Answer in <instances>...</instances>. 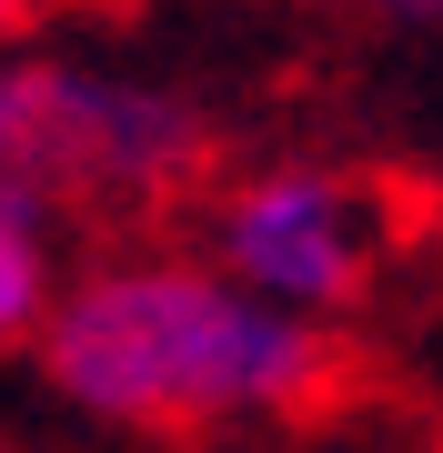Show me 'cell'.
<instances>
[{"mask_svg": "<svg viewBox=\"0 0 443 453\" xmlns=\"http://www.w3.org/2000/svg\"><path fill=\"white\" fill-rule=\"evenodd\" d=\"M41 372L71 413L111 434H192L312 403L332 383V342L323 323L242 292L222 262L121 252L61 282L41 323Z\"/></svg>", "mask_w": 443, "mask_h": 453, "instance_id": "obj_1", "label": "cell"}, {"mask_svg": "<svg viewBox=\"0 0 443 453\" xmlns=\"http://www.w3.org/2000/svg\"><path fill=\"white\" fill-rule=\"evenodd\" d=\"M212 131L162 81L0 50V211L61 242L71 211H141L202 172Z\"/></svg>", "mask_w": 443, "mask_h": 453, "instance_id": "obj_2", "label": "cell"}, {"mask_svg": "<svg viewBox=\"0 0 443 453\" xmlns=\"http://www.w3.org/2000/svg\"><path fill=\"white\" fill-rule=\"evenodd\" d=\"M383 242H393L383 192L353 181V172H332V162L242 172V181L212 202V262H222L242 292L302 312V323L363 303V282L383 273Z\"/></svg>", "mask_w": 443, "mask_h": 453, "instance_id": "obj_3", "label": "cell"}, {"mask_svg": "<svg viewBox=\"0 0 443 453\" xmlns=\"http://www.w3.org/2000/svg\"><path fill=\"white\" fill-rule=\"evenodd\" d=\"M50 303H61L50 232H31V222H11V211H0V342H41Z\"/></svg>", "mask_w": 443, "mask_h": 453, "instance_id": "obj_4", "label": "cell"}, {"mask_svg": "<svg viewBox=\"0 0 443 453\" xmlns=\"http://www.w3.org/2000/svg\"><path fill=\"white\" fill-rule=\"evenodd\" d=\"M373 11H383V20H424V31H433V20H443V0H373Z\"/></svg>", "mask_w": 443, "mask_h": 453, "instance_id": "obj_5", "label": "cell"}, {"mask_svg": "<svg viewBox=\"0 0 443 453\" xmlns=\"http://www.w3.org/2000/svg\"><path fill=\"white\" fill-rule=\"evenodd\" d=\"M31 11H41V0H0V50L20 41V20H31Z\"/></svg>", "mask_w": 443, "mask_h": 453, "instance_id": "obj_6", "label": "cell"}]
</instances>
